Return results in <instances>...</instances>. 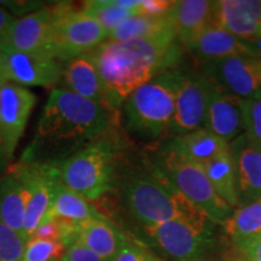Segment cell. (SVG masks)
Segmentation results:
<instances>
[{"label": "cell", "mask_w": 261, "mask_h": 261, "mask_svg": "<svg viewBox=\"0 0 261 261\" xmlns=\"http://www.w3.org/2000/svg\"><path fill=\"white\" fill-rule=\"evenodd\" d=\"M109 121V110L103 104L65 89H52L21 162L60 165L102 137Z\"/></svg>", "instance_id": "6da1fadb"}, {"label": "cell", "mask_w": 261, "mask_h": 261, "mask_svg": "<svg viewBox=\"0 0 261 261\" xmlns=\"http://www.w3.org/2000/svg\"><path fill=\"white\" fill-rule=\"evenodd\" d=\"M177 42L174 34H166L121 42L106 41L91 52L107 107H121L142 85L172 70L180 57Z\"/></svg>", "instance_id": "7a4b0ae2"}, {"label": "cell", "mask_w": 261, "mask_h": 261, "mask_svg": "<svg viewBox=\"0 0 261 261\" xmlns=\"http://www.w3.org/2000/svg\"><path fill=\"white\" fill-rule=\"evenodd\" d=\"M125 197L130 213L143 226L207 218L155 166L148 174L136 175L127 181Z\"/></svg>", "instance_id": "3957f363"}, {"label": "cell", "mask_w": 261, "mask_h": 261, "mask_svg": "<svg viewBox=\"0 0 261 261\" xmlns=\"http://www.w3.org/2000/svg\"><path fill=\"white\" fill-rule=\"evenodd\" d=\"M181 71L167 70L142 85L123 103L127 129L142 139H156L169 130Z\"/></svg>", "instance_id": "277c9868"}, {"label": "cell", "mask_w": 261, "mask_h": 261, "mask_svg": "<svg viewBox=\"0 0 261 261\" xmlns=\"http://www.w3.org/2000/svg\"><path fill=\"white\" fill-rule=\"evenodd\" d=\"M155 167L213 224L223 225L232 213V208L212 187L203 167L184 154L175 138L163 146Z\"/></svg>", "instance_id": "5b68a950"}, {"label": "cell", "mask_w": 261, "mask_h": 261, "mask_svg": "<svg viewBox=\"0 0 261 261\" xmlns=\"http://www.w3.org/2000/svg\"><path fill=\"white\" fill-rule=\"evenodd\" d=\"M114 160L115 148L113 143L99 137L55 167L65 187L87 201H94L112 189Z\"/></svg>", "instance_id": "8992f818"}, {"label": "cell", "mask_w": 261, "mask_h": 261, "mask_svg": "<svg viewBox=\"0 0 261 261\" xmlns=\"http://www.w3.org/2000/svg\"><path fill=\"white\" fill-rule=\"evenodd\" d=\"M143 227L155 246L174 261H201L213 247V223L205 217Z\"/></svg>", "instance_id": "52a82bcc"}, {"label": "cell", "mask_w": 261, "mask_h": 261, "mask_svg": "<svg viewBox=\"0 0 261 261\" xmlns=\"http://www.w3.org/2000/svg\"><path fill=\"white\" fill-rule=\"evenodd\" d=\"M51 11L55 50L62 63L91 54L108 40V31L99 22L70 4L51 6Z\"/></svg>", "instance_id": "ba28073f"}, {"label": "cell", "mask_w": 261, "mask_h": 261, "mask_svg": "<svg viewBox=\"0 0 261 261\" xmlns=\"http://www.w3.org/2000/svg\"><path fill=\"white\" fill-rule=\"evenodd\" d=\"M12 171L17 173L28 188V203L22 233V237L27 242L47 217L61 179L55 166L19 162Z\"/></svg>", "instance_id": "9c48e42d"}, {"label": "cell", "mask_w": 261, "mask_h": 261, "mask_svg": "<svg viewBox=\"0 0 261 261\" xmlns=\"http://www.w3.org/2000/svg\"><path fill=\"white\" fill-rule=\"evenodd\" d=\"M0 48L57 58L51 8L18 17L0 38Z\"/></svg>", "instance_id": "30bf717a"}, {"label": "cell", "mask_w": 261, "mask_h": 261, "mask_svg": "<svg viewBox=\"0 0 261 261\" xmlns=\"http://www.w3.org/2000/svg\"><path fill=\"white\" fill-rule=\"evenodd\" d=\"M212 85L213 81L203 73H181L175 97L174 116L169 128L172 135L181 137L203 127Z\"/></svg>", "instance_id": "8fae6325"}, {"label": "cell", "mask_w": 261, "mask_h": 261, "mask_svg": "<svg viewBox=\"0 0 261 261\" xmlns=\"http://www.w3.org/2000/svg\"><path fill=\"white\" fill-rule=\"evenodd\" d=\"M204 75L241 99L261 92V56H234L204 62Z\"/></svg>", "instance_id": "7c38bea8"}, {"label": "cell", "mask_w": 261, "mask_h": 261, "mask_svg": "<svg viewBox=\"0 0 261 261\" xmlns=\"http://www.w3.org/2000/svg\"><path fill=\"white\" fill-rule=\"evenodd\" d=\"M37 96L27 87L6 83L0 87V139L11 159L23 136Z\"/></svg>", "instance_id": "4fadbf2b"}, {"label": "cell", "mask_w": 261, "mask_h": 261, "mask_svg": "<svg viewBox=\"0 0 261 261\" xmlns=\"http://www.w3.org/2000/svg\"><path fill=\"white\" fill-rule=\"evenodd\" d=\"M4 56V75L19 86L55 87L62 80L63 64L57 58L0 48Z\"/></svg>", "instance_id": "5bb4252c"}, {"label": "cell", "mask_w": 261, "mask_h": 261, "mask_svg": "<svg viewBox=\"0 0 261 261\" xmlns=\"http://www.w3.org/2000/svg\"><path fill=\"white\" fill-rule=\"evenodd\" d=\"M215 25L248 42L261 40V0H219Z\"/></svg>", "instance_id": "9a60e30c"}, {"label": "cell", "mask_w": 261, "mask_h": 261, "mask_svg": "<svg viewBox=\"0 0 261 261\" xmlns=\"http://www.w3.org/2000/svg\"><path fill=\"white\" fill-rule=\"evenodd\" d=\"M230 151L236 169L241 207L261 197V148L243 132L230 143Z\"/></svg>", "instance_id": "2e32d148"}, {"label": "cell", "mask_w": 261, "mask_h": 261, "mask_svg": "<svg viewBox=\"0 0 261 261\" xmlns=\"http://www.w3.org/2000/svg\"><path fill=\"white\" fill-rule=\"evenodd\" d=\"M204 127L230 144L244 130L242 99L213 83Z\"/></svg>", "instance_id": "e0dca14e"}, {"label": "cell", "mask_w": 261, "mask_h": 261, "mask_svg": "<svg viewBox=\"0 0 261 261\" xmlns=\"http://www.w3.org/2000/svg\"><path fill=\"white\" fill-rule=\"evenodd\" d=\"M185 47L201 61H217L234 56H261L253 45L212 24Z\"/></svg>", "instance_id": "ac0fdd59"}, {"label": "cell", "mask_w": 261, "mask_h": 261, "mask_svg": "<svg viewBox=\"0 0 261 261\" xmlns=\"http://www.w3.org/2000/svg\"><path fill=\"white\" fill-rule=\"evenodd\" d=\"M215 6L217 2L210 0L174 2L168 16L177 40L185 46L204 29L215 24Z\"/></svg>", "instance_id": "d6986e66"}, {"label": "cell", "mask_w": 261, "mask_h": 261, "mask_svg": "<svg viewBox=\"0 0 261 261\" xmlns=\"http://www.w3.org/2000/svg\"><path fill=\"white\" fill-rule=\"evenodd\" d=\"M61 83H63L65 90L76 96L107 107L99 74L91 54L65 62Z\"/></svg>", "instance_id": "ffe728a7"}, {"label": "cell", "mask_w": 261, "mask_h": 261, "mask_svg": "<svg viewBox=\"0 0 261 261\" xmlns=\"http://www.w3.org/2000/svg\"><path fill=\"white\" fill-rule=\"evenodd\" d=\"M77 241L107 261H113L126 243L121 231L103 217L80 223Z\"/></svg>", "instance_id": "44dd1931"}, {"label": "cell", "mask_w": 261, "mask_h": 261, "mask_svg": "<svg viewBox=\"0 0 261 261\" xmlns=\"http://www.w3.org/2000/svg\"><path fill=\"white\" fill-rule=\"evenodd\" d=\"M27 203V185L11 169L8 174L0 178V221L21 236L23 233Z\"/></svg>", "instance_id": "7402d4cb"}, {"label": "cell", "mask_w": 261, "mask_h": 261, "mask_svg": "<svg viewBox=\"0 0 261 261\" xmlns=\"http://www.w3.org/2000/svg\"><path fill=\"white\" fill-rule=\"evenodd\" d=\"M100 217L102 215L90 203V201L70 190L63 182L60 181L55 192L50 211L45 219H57L80 224L89 219Z\"/></svg>", "instance_id": "603a6c76"}, {"label": "cell", "mask_w": 261, "mask_h": 261, "mask_svg": "<svg viewBox=\"0 0 261 261\" xmlns=\"http://www.w3.org/2000/svg\"><path fill=\"white\" fill-rule=\"evenodd\" d=\"M166 34H174L168 15L162 16V17L136 15L109 31L107 41L121 42L161 37Z\"/></svg>", "instance_id": "cb8c5ba5"}, {"label": "cell", "mask_w": 261, "mask_h": 261, "mask_svg": "<svg viewBox=\"0 0 261 261\" xmlns=\"http://www.w3.org/2000/svg\"><path fill=\"white\" fill-rule=\"evenodd\" d=\"M175 140L184 154L201 166L230 151V144L205 127L175 137Z\"/></svg>", "instance_id": "d4e9b609"}, {"label": "cell", "mask_w": 261, "mask_h": 261, "mask_svg": "<svg viewBox=\"0 0 261 261\" xmlns=\"http://www.w3.org/2000/svg\"><path fill=\"white\" fill-rule=\"evenodd\" d=\"M212 187L232 210L240 207L236 169L231 151L202 165Z\"/></svg>", "instance_id": "484cf974"}, {"label": "cell", "mask_w": 261, "mask_h": 261, "mask_svg": "<svg viewBox=\"0 0 261 261\" xmlns=\"http://www.w3.org/2000/svg\"><path fill=\"white\" fill-rule=\"evenodd\" d=\"M221 226L234 246L254 240L261 234V197L241 205L231 213Z\"/></svg>", "instance_id": "4316f807"}, {"label": "cell", "mask_w": 261, "mask_h": 261, "mask_svg": "<svg viewBox=\"0 0 261 261\" xmlns=\"http://www.w3.org/2000/svg\"><path fill=\"white\" fill-rule=\"evenodd\" d=\"M81 11L84 14L91 16L96 19L107 29L108 33L112 31L126 19L133 16L138 15L136 12L129 11L120 8L116 4V0H91V2H85L81 5Z\"/></svg>", "instance_id": "83f0119b"}, {"label": "cell", "mask_w": 261, "mask_h": 261, "mask_svg": "<svg viewBox=\"0 0 261 261\" xmlns=\"http://www.w3.org/2000/svg\"><path fill=\"white\" fill-rule=\"evenodd\" d=\"M67 247L58 241L29 238L25 242L22 261H60Z\"/></svg>", "instance_id": "f1b7e54d"}, {"label": "cell", "mask_w": 261, "mask_h": 261, "mask_svg": "<svg viewBox=\"0 0 261 261\" xmlns=\"http://www.w3.org/2000/svg\"><path fill=\"white\" fill-rule=\"evenodd\" d=\"M244 133L248 139L261 148V92L242 99Z\"/></svg>", "instance_id": "f546056e"}, {"label": "cell", "mask_w": 261, "mask_h": 261, "mask_svg": "<svg viewBox=\"0 0 261 261\" xmlns=\"http://www.w3.org/2000/svg\"><path fill=\"white\" fill-rule=\"evenodd\" d=\"M25 241L0 221V261H22Z\"/></svg>", "instance_id": "4dcf8cb0"}, {"label": "cell", "mask_w": 261, "mask_h": 261, "mask_svg": "<svg viewBox=\"0 0 261 261\" xmlns=\"http://www.w3.org/2000/svg\"><path fill=\"white\" fill-rule=\"evenodd\" d=\"M65 221L57 219H45L33 232L31 238H41V240L58 241L63 243Z\"/></svg>", "instance_id": "1f68e13d"}, {"label": "cell", "mask_w": 261, "mask_h": 261, "mask_svg": "<svg viewBox=\"0 0 261 261\" xmlns=\"http://www.w3.org/2000/svg\"><path fill=\"white\" fill-rule=\"evenodd\" d=\"M60 261H107L103 257L85 247L79 241H75L67 247L65 252Z\"/></svg>", "instance_id": "d6a6232c"}, {"label": "cell", "mask_w": 261, "mask_h": 261, "mask_svg": "<svg viewBox=\"0 0 261 261\" xmlns=\"http://www.w3.org/2000/svg\"><path fill=\"white\" fill-rule=\"evenodd\" d=\"M174 2L172 0H140L138 15L150 17H162L171 11Z\"/></svg>", "instance_id": "836d02e7"}, {"label": "cell", "mask_w": 261, "mask_h": 261, "mask_svg": "<svg viewBox=\"0 0 261 261\" xmlns=\"http://www.w3.org/2000/svg\"><path fill=\"white\" fill-rule=\"evenodd\" d=\"M113 261H162L146 252L143 248L133 246V244L125 243L121 249L117 252Z\"/></svg>", "instance_id": "e575fe53"}, {"label": "cell", "mask_w": 261, "mask_h": 261, "mask_svg": "<svg viewBox=\"0 0 261 261\" xmlns=\"http://www.w3.org/2000/svg\"><path fill=\"white\" fill-rule=\"evenodd\" d=\"M236 249L243 261H261V234L248 242L237 244Z\"/></svg>", "instance_id": "d590c367"}, {"label": "cell", "mask_w": 261, "mask_h": 261, "mask_svg": "<svg viewBox=\"0 0 261 261\" xmlns=\"http://www.w3.org/2000/svg\"><path fill=\"white\" fill-rule=\"evenodd\" d=\"M16 19H17L16 16L12 15L8 9L0 4V38L8 32V29L11 27Z\"/></svg>", "instance_id": "8d00e7d4"}, {"label": "cell", "mask_w": 261, "mask_h": 261, "mask_svg": "<svg viewBox=\"0 0 261 261\" xmlns=\"http://www.w3.org/2000/svg\"><path fill=\"white\" fill-rule=\"evenodd\" d=\"M9 161H10V158L8 152H6L5 145L4 143H3V140L0 139V172L6 167V165H8Z\"/></svg>", "instance_id": "74e56055"}, {"label": "cell", "mask_w": 261, "mask_h": 261, "mask_svg": "<svg viewBox=\"0 0 261 261\" xmlns=\"http://www.w3.org/2000/svg\"><path fill=\"white\" fill-rule=\"evenodd\" d=\"M0 77H5V75H4V56H3L2 51H0Z\"/></svg>", "instance_id": "f35d334b"}, {"label": "cell", "mask_w": 261, "mask_h": 261, "mask_svg": "<svg viewBox=\"0 0 261 261\" xmlns=\"http://www.w3.org/2000/svg\"><path fill=\"white\" fill-rule=\"evenodd\" d=\"M6 81H8V80H6L5 77H0V87H2L3 85H4V84L6 83Z\"/></svg>", "instance_id": "ab89813d"}, {"label": "cell", "mask_w": 261, "mask_h": 261, "mask_svg": "<svg viewBox=\"0 0 261 261\" xmlns=\"http://www.w3.org/2000/svg\"><path fill=\"white\" fill-rule=\"evenodd\" d=\"M259 42H260V45H261V40H260V41H259Z\"/></svg>", "instance_id": "60d3db41"}]
</instances>
